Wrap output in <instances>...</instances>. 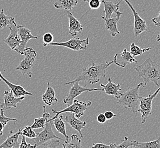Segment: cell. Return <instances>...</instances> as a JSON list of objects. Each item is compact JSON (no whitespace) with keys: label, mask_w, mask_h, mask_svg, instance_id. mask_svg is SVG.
<instances>
[{"label":"cell","mask_w":160,"mask_h":148,"mask_svg":"<svg viewBox=\"0 0 160 148\" xmlns=\"http://www.w3.org/2000/svg\"><path fill=\"white\" fill-rule=\"evenodd\" d=\"M118 54H116L113 60L111 62L106 61L104 63L96 65L93 61L90 63L86 67L82 69V72L80 75L74 80L64 84L65 85L72 84L75 81H84L86 83L94 84L99 82L101 77H106V70L110 65L113 63L119 67L124 68V65L119 63L117 61Z\"/></svg>","instance_id":"obj_1"},{"label":"cell","mask_w":160,"mask_h":148,"mask_svg":"<svg viewBox=\"0 0 160 148\" xmlns=\"http://www.w3.org/2000/svg\"><path fill=\"white\" fill-rule=\"evenodd\" d=\"M138 76L144 81V86L149 82H153L157 87H160L158 81L160 80V66L156 62L148 58L141 65L135 68Z\"/></svg>","instance_id":"obj_2"},{"label":"cell","mask_w":160,"mask_h":148,"mask_svg":"<svg viewBox=\"0 0 160 148\" xmlns=\"http://www.w3.org/2000/svg\"><path fill=\"white\" fill-rule=\"evenodd\" d=\"M141 86L145 87L143 83H140L136 87L131 88L125 92L122 93L118 99V103L126 109H129L132 112H138L141 99L138 91Z\"/></svg>","instance_id":"obj_3"},{"label":"cell","mask_w":160,"mask_h":148,"mask_svg":"<svg viewBox=\"0 0 160 148\" xmlns=\"http://www.w3.org/2000/svg\"><path fill=\"white\" fill-rule=\"evenodd\" d=\"M91 104L92 102L91 101H82L75 99L73 103L63 110L61 111L52 110V112L55 113V115L52 118L48 119V121H52L61 113L66 112L74 113L77 118H80L81 116H83L86 110L88 108V107L91 106Z\"/></svg>","instance_id":"obj_4"},{"label":"cell","mask_w":160,"mask_h":148,"mask_svg":"<svg viewBox=\"0 0 160 148\" xmlns=\"http://www.w3.org/2000/svg\"><path fill=\"white\" fill-rule=\"evenodd\" d=\"M23 55H25V58L16 68V70L20 71L23 76L26 74L29 77H32V68L37 57V53L32 47H28L24 50Z\"/></svg>","instance_id":"obj_5"},{"label":"cell","mask_w":160,"mask_h":148,"mask_svg":"<svg viewBox=\"0 0 160 148\" xmlns=\"http://www.w3.org/2000/svg\"><path fill=\"white\" fill-rule=\"evenodd\" d=\"M53 126L52 121H48L45 124L44 129L37 134V136L34 139V143L35 147H38L46 142L54 139L65 141L63 139L58 137L53 132L52 127Z\"/></svg>","instance_id":"obj_6"},{"label":"cell","mask_w":160,"mask_h":148,"mask_svg":"<svg viewBox=\"0 0 160 148\" xmlns=\"http://www.w3.org/2000/svg\"><path fill=\"white\" fill-rule=\"evenodd\" d=\"M160 91V86L154 93L149 95L148 96L141 97L138 112L141 113V122L144 124L149 116L152 114V102Z\"/></svg>","instance_id":"obj_7"},{"label":"cell","mask_w":160,"mask_h":148,"mask_svg":"<svg viewBox=\"0 0 160 148\" xmlns=\"http://www.w3.org/2000/svg\"><path fill=\"white\" fill-rule=\"evenodd\" d=\"M72 86L70 90L68 96L63 100L64 104L68 105V106L73 103V101L77 97L79 96L82 93L85 92H92V91H104L103 89L98 88H89L85 87H82L79 84V81H75Z\"/></svg>","instance_id":"obj_8"},{"label":"cell","mask_w":160,"mask_h":148,"mask_svg":"<svg viewBox=\"0 0 160 148\" xmlns=\"http://www.w3.org/2000/svg\"><path fill=\"white\" fill-rule=\"evenodd\" d=\"M89 44V37L86 39H81L79 38H74L71 39L67 42H52L49 46H62L64 47L71 49L74 51H80V50H87V46Z\"/></svg>","instance_id":"obj_9"},{"label":"cell","mask_w":160,"mask_h":148,"mask_svg":"<svg viewBox=\"0 0 160 148\" xmlns=\"http://www.w3.org/2000/svg\"><path fill=\"white\" fill-rule=\"evenodd\" d=\"M17 27L18 29V34L21 39V42L19 46L14 50L21 55H23V52L26 48V46L28 42L32 39H38V37L37 36H33L30 30L25 27L24 26L17 25Z\"/></svg>","instance_id":"obj_10"},{"label":"cell","mask_w":160,"mask_h":148,"mask_svg":"<svg viewBox=\"0 0 160 148\" xmlns=\"http://www.w3.org/2000/svg\"><path fill=\"white\" fill-rule=\"evenodd\" d=\"M123 1H124L130 7L134 16L135 22H134L133 30H134L135 37H138L144 32H147L148 27L144 19L141 18V17L139 16L138 12L135 10L134 7L132 6V5L130 3V2L128 0H123Z\"/></svg>","instance_id":"obj_11"},{"label":"cell","mask_w":160,"mask_h":148,"mask_svg":"<svg viewBox=\"0 0 160 148\" xmlns=\"http://www.w3.org/2000/svg\"><path fill=\"white\" fill-rule=\"evenodd\" d=\"M25 98V96L17 97L12 91H5L3 95V103L0 104V108L3 111L10 110L12 108H17V104L21 103Z\"/></svg>","instance_id":"obj_12"},{"label":"cell","mask_w":160,"mask_h":148,"mask_svg":"<svg viewBox=\"0 0 160 148\" xmlns=\"http://www.w3.org/2000/svg\"><path fill=\"white\" fill-rule=\"evenodd\" d=\"M115 16L111 17L110 18H106L102 16V18L105 22V26L107 30L109 31L111 36L112 37H116L118 34H120V32L118 29V22L123 13L120 12L119 9L117 10L115 12Z\"/></svg>","instance_id":"obj_13"},{"label":"cell","mask_w":160,"mask_h":148,"mask_svg":"<svg viewBox=\"0 0 160 148\" xmlns=\"http://www.w3.org/2000/svg\"><path fill=\"white\" fill-rule=\"evenodd\" d=\"M64 15L68 17L69 21L68 32L72 37H75L78 33H80L83 31V26L79 21L77 19L74 15L71 13L70 11L64 10Z\"/></svg>","instance_id":"obj_14"},{"label":"cell","mask_w":160,"mask_h":148,"mask_svg":"<svg viewBox=\"0 0 160 148\" xmlns=\"http://www.w3.org/2000/svg\"><path fill=\"white\" fill-rule=\"evenodd\" d=\"M9 29L10 31L9 35L7 39L3 40V42L9 46L12 50H14L19 46L21 42L18 34V29L17 25H12V26L9 27Z\"/></svg>","instance_id":"obj_15"},{"label":"cell","mask_w":160,"mask_h":148,"mask_svg":"<svg viewBox=\"0 0 160 148\" xmlns=\"http://www.w3.org/2000/svg\"><path fill=\"white\" fill-rule=\"evenodd\" d=\"M65 121L68 123L72 128L79 133L80 139L83 138L82 130L86 126V121H82L78 119L74 113H70V114L67 115L65 117Z\"/></svg>","instance_id":"obj_16"},{"label":"cell","mask_w":160,"mask_h":148,"mask_svg":"<svg viewBox=\"0 0 160 148\" xmlns=\"http://www.w3.org/2000/svg\"><path fill=\"white\" fill-rule=\"evenodd\" d=\"M108 80V81L107 83L106 84L102 83L100 86L102 87V89L107 95L114 96L116 99H118L122 94V89L120 88V85L119 84L113 83L112 79L111 77H109Z\"/></svg>","instance_id":"obj_17"},{"label":"cell","mask_w":160,"mask_h":148,"mask_svg":"<svg viewBox=\"0 0 160 148\" xmlns=\"http://www.w3.org/2000/svg\"><path fill=\"white\" fill-rule=\"evenodd\" d=\"M0 78H1V81H3L5 83L7 84V86L9 87L10 90L13 92L14 96L17 97H19L23 96H32V93L27 91L21 86L17 85V84L10 83L9 81L7 80L6 78L4 77L2 74H1V71H0Z\"/></svg>","instance_id":"obj_18"},{"label":"cell","mask_w":160,"mask_h":148,"mask_svg":"<svg viewBox=\"0 0 160 148\" xmlns=\"http://www.w3.org/2000/svg\"><path fill=\"white\" fill-rule=\"evenodd\" d=\"M20 135L19 131L16 133L10 132V134L6 140L0 145V148H19V143L18 141Z\"/></svg>","instance_id":"obj_19"},{"label":"cell","mask_w":160,"mask_h":148,"mask_svg":"<svg viewBox=\"0 0 160 148\" xmlns=\"http://www.w3.org/2000/svg\"><path fill=\"white\" fill-rule=\"evenodd\" d=\"M48 87L45 93L42 95L43 101L48 106L54 105L55 103H58V99L56 97V94L54 89L51 87L50 83L48 82L47 84Z\"/></svg>","instance_id":"obj_20"},{"label":"cell","mask_w":160,"mask_h":148,"mask_svg":"<svg viewBox=\"0 0 160 148\" xmlns=\"http://www.w3.org/2000/svg\"><path fill=\"white\" fill-rule=\"evenodd\" d=\"M122 0H120L118 3H114L111 1H107L106 0H102V3L103 4L104 7V13H105V18H110L112 16V14L115 12L117 10L119 9V6Z\"/></svg>","instance_id":"obj_21"},{"label":"cell","mask_w":160,"mask_h":148,"mask_svg":"<svg viewBox=\"0 0 160 148\" xmlns=\"http://www.w3.org/2000/svg\"><path fill=\"white\" fill-rule=\"evenodd\" d=\"M63 115H59V116L55 118V119L52 120L53 124L54 126L55 129L57 132L61 133L62 135H63L66 139V141H69V136L67 135L66 130V124L63 121Z\"/></svg>","instance_id":"obj_22"},{"label":"cell","mask_w":160,"mask_h":148,"mask_svg":"<svg viewBox=\"0 0 160 148\" xmlns=\"http://www.w3.org/2000/svg\"><path fill=\"white\" fill-rule=\"evenodd\" d=\"M43 109L44 111V113H43L42 117L35 119L34 123L32 124V126H31V127L33 129L44 128L46 123L48 121V119L51 117L50 114L46 112V106H43Z\"/></svg>","instance_id":"obj_23"},{"label":"cell","mask_w":160,"mask_h":148,"mask_svg":"<svg viewBox=\"0 0 160 148\" xmlns=\"http://www.w3.org/2000/svg\"><path fill=\"white\" fill-rule=\"evenodd\" d=\"M78 3V0H59L54 3L57 9H64L71 11Z\"/></svg>","instance_id":"obj_24"},{"label":"cell","mask_w":160,"mask_h":148,"mask_svg":"<svg viewBox=\"0 0 160 148\" xmlns=\"http://www.w3.org/2000/svg\"><path fill=\"white\" fill-rule=\"evenodd\" d=\"M9 25H16L15 18L7 16L4 13V9H2L0 12V29L5 28Z\"/></svg>","instance_id":"obj_25"},{"label":"cell","mask_w":160,"mask_h":148,"mask_svg":"<svg viewBox=\"0 0 160 148\" xmlns=\"http://www.w3.org/2000/svg\"><path fill=\"white\" fill-rule=\"evenodd\" d=\"M82 140L78 135L73 134L71 136V141H64L62 146L64 148H82Z\"/></svg>","instance_id":"obj_26"},{"label":"cell","mask_w":160,"mask_h":148,"mask_svg":"<svg viewBox=\"0 0 160 148\" xmlns=\"http://www.w3.org/2000/svg\"><path fill=\"white\" fill-rule=\"evenodd\" d=\"M133 148H160V137L156 140L146 142H140L134 141Z\"/></svg>","instance_id":"obj_27"},{"label":"cell","mask_w":160,"mask_h":148,"mask_svg":"<svg viewBox=\"0 0 160 148\" xmlns=\"http://www.w3.org/2000/svg\"><path fill=\"white\" fill-rule=\"evenodd\" d=\"M121 58H122V65L124 66L128 63H138V61L135 59L134 57L132 56L130 52H128L126 48H124L122 53L120 54Z\"/></svg>","instance_id":"obj_28"},{"label":"cell","mask_w":160,"mask_h":148,"mask_svg":"<svg viewBox=\"0 0 160 148\" xmlns=\"http://www.w3.org/2000/svg\"><path fill=\"white\" fill-rule=\"evenodd\" d=\"M152 48L148 47L146 48H141L138 47V46L136 45L135 43H132L130 47V52L131 53L132 55L135 57L136 56L138 55H142L146 52H149L151 50Z\"/></svg>","instance_id":"obj_29"},{"label":"cell","mask_w":160,"mask_h":148,"mask_svg":"<svg viewBox=\"0 0 160 148\" xmlns=\"http://www.w3.org/2000/svg\"><path fill=\"white\" fill-rule=\"evenodd\" d=\"M20 135L24 136L26 137L29 139H33L37 136V134L33 130L31 126H26L22 128L18 129Z\"/></svg>","instance_id":"obj_30"},{"label":"cell","mask_w":160,"mask_h":148,"mask_svg":"<svg viewBox=\"0 0 160 148\" xmlns=\"http://www.w3.org/2000/svg\"><path fill=\"white\" fill-rule=\"evenodd\" d=\"M134 141L135 140L130 141L127 137H125V138L122 143L117 144L116 148H133L134 144H135Z\"/></svg>","instance_id":"obj_31"},{"label":"cell","mask_w":160,"mask_h":148,"mask_svg":"<svg viewBox=\"0 0 160 148\" xmlns=\"http://www.w3.org/2000/svg\"><path fill=\"white\" fill-rule=\"evenodd\" d=\"M54 36L50 32H46L43 34L42 37V42L44 46H49V45L53 42Z\"/></svg>","instance_id":"obj_32"},{"label":"cell","mask_w":160,"mask_h":148,"mask_svg":"<svg viewBox=\"0 0 160 148\" xmlns=\"http://www.w3.org/2000/svg\"><path fill=\"white\" fill-rule=\"evenodd\" d=\"M18 121L17 119H12L4 115V111L2 108H1V113H0V122L2 123L3 125L6 126L7 124L10 121H13L16 122Z\"/></svg>","instance_id":"obj_33"},{"label":"cell","mask_w":160,"mask_h":148,"mask_svg":"<svg viewBox=\"0 0 160 148\" xmlns=\"http://www.w3.org/2000/svg\"><path fill=\"white\" fill-rule=\"evenodd\" d=\"M60 142L59 141L58 139H54L48 141L43 144V145L39 146L38 147H42V148H58L59 146Z\"/></svg>","instance_id":"obj_34"},{"label":"cell","mask_w":160,"mask_h":148,"mask_svg":"<svg viewBox=\"0 0 160 148\" xmlns=\"http://www.w3.org/2000/svg\"><path fill=\"white\" fill-rule=\"evenodd\" d=\"M117 144H111L110 145H107L104 143H95L92 146L93 148H116Z\"/></svg>","instance_id":"obj_35"},{"label":"cell","mask_w":160,"mask_h":148,"mask_svg":"<svg viewBox=\"0 0 160 148\" xmlns=\"http://www.w3.org/2000/svg\"><path fill=\"white\" fill-rule=\"evenodd\" d=\"M90 8L96 10L99 8L102 3V0H90L88 2Z\"/></svg>","instance_id":"obj_36"},{"label":"cell","mask_w":160,"mask_h":148,"mask_svg":"<svg viewBox=\"0 0 160 148\" xmlns=\"http://www.w3.org/2000/svg\"><path fill=\"white\" fill-rule=\"evenodd\" d=\"M22 136V141L19 144V148H36L35 145H31L30 144L27 143L26 140V137L24 136Z\"/></svg>","instance_id":"obj_37"},{"label":"cell","mask_w":160,"mask_h":148,"mask_svg":"<svg viewBox=\"0 0 160 148\" xmlns=\"http://www.w3.org/2000/svg\"><path fill=\"white\" fill-rule=\"evenodd\" d=\"M106 116L104 115V114L103 113H100L98 116H97V121L100 124H104L106 122Z\"/></svg>","instance_id":"obj_38"},{"label":"cell","mask_w":160,"mask_h":148,"mask_svg":"<svg viewBox=\"0 0 160 148\" xmlns=\"http://www.w3.org/2000/svg\"><path fill=\"white\" fill-rule=\"evenodd\" d=\"M152 21L153 22L155 26L157 27L160 26V11L158 12V14L156 17H154L152 19Z\"/></svg>","instance_id":"obj_39"},{"label":"cell","mask_w":160,"mask_h":148,"mask_svg":"<svg viewBox=\"0 0 160 148\" xmlns=\"http://www.w3.org/2000/svg\"><path fill=\"white\" fill-rule=\"evenodd\" d=\"M104 114V115L106 116L107 120L112 119L113 117L116 116V115L114 114L112 112V111H106Z\"/></svg>","instance_id":"obj_40"},{"label":"cell","mask_w":160,"mask_h":148,"mask_svg":"<svg viewBox=\"0 0 160 148\" xmlns=\"http://www.w3.org/2000/svg\"><path fill=\"white\" fill-rule=\"evenodd\" d=\"M5 127V126H4L2 123L0 122V136L3 135V131Z\"/></svg>","instance_id":"obj_41"},{"label":"cell","mask_w":160,"mask_h":148,"mask_svg":"<svg viewBox=\"0 0 160 148\" xmlns=\"http://www.w3.org/2000/svg\"><path fill=\"white\" fill-rule=\"evenodd\" d=\"M160 41V33L157 36V42H159Z\"/></svg>","instance_id":"obj_42"},{"label":"cell","mask_w":160,"mask_h":148,"mask_svg":"<svg viewBox=\"0 0 160 148\" xmlns=\"http://www.w3.org/2000/svg\"><path fill=\"white\" fill-rule=\"evenodd\" d=\"M90 1V0H83L84 2H88Z\"/></svg>","instance_id":"obj_43"},{"label":"cell","mask_w":160,"mask_h":148,"mask_svg":"<svg viewBox=\"0 0 160 148\" xmlns=\"http://www.w3.org/2000/svg\"><path fill=\"white\" fill-rule=\"evenodd\" d=\"M0 81H1V78H0Z\"/></svg>","instance_id":"obj_44"}]
</instances>
